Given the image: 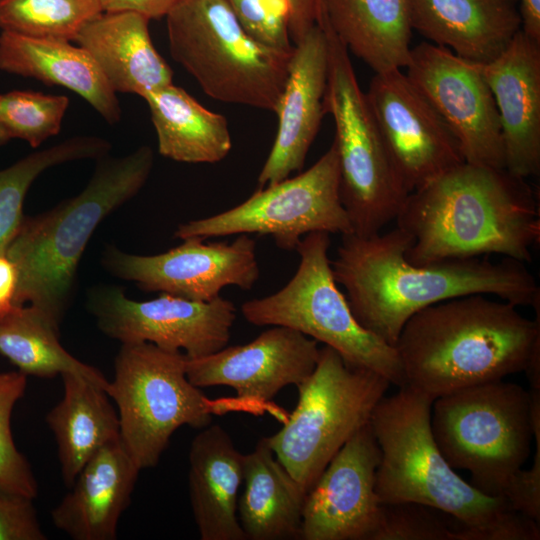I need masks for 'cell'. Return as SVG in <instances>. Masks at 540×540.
Segmentation results:
<instances>
[{
  "instance_id": "obj_31",
  "label": "cell",
  "mask_w": 540,
  "mask_h": 540,
  "mask_svg": "<svg viewBox=\"0 0 540 540\" xmlns=\"http://www.w3.org/2000/svg\"><path fill=\"white\" fill-rule=\"evenodd\" d=\"M108 140L74 136L35 151L0 170V255L6 251L23 221V202L34 180L45 170L70 161L99 159L108 154Z\"/></svg>"
},
{
  "instance_id": "obj_27",
  "label": "cell",
  "mask_w": 540,
  "mask_h": 540,
  "mask_svg": "<svg viewBox=\"0 0 540 540\" xmlns=\"http://www.w3.org/2000/svg\"><path fill=\"white\" fill-rule=\"evenodd\" d=\"M240 525L250 540L299 539L306 493L275 456L266 437L244 454Z\"/></svg>"
},
{
  "instance_id": "obj_30",
  "label": "cell",
  "mask_w": 540,
  "mask_h": 540,
  "mask_svg": "<svg viewBox=\"0 0 540 540\" xmlns=\"http://www.w3.org/2000/svg\"><path fill=\"white\" fill-rule=\"evenodd\" d=\"M0 354L26 376L53 378L72 373L107 390L109 381L95 367L72 356L59 341V327L38 309L14 306L0 319Z\"/></svg>"
},
{
  "instance_id": "obj_39",
  "label": "cell",
  "mask_w": 540,
  "mask_h": 540,
  "mask_svg": "<svg viewBox=\"0 0 540 540\" xmlns=\"http://www.w3.org/2000/svg\"><path fill=\"white\" fill-rule=\"evenodd\" d=\"M290 5L289 31L292 42L318 24L322 17V0H288Z\"/></svg>"
},
{
  "instance_id": "obj_40",
  "label": "cell",
  "mask_w": 540,
  "mask_h": 540,
  "mask_svg": "<svg viewBox=\"0 0 540 540\" xmlns=\"http://www.w3.org/2000/svg\"><path fill=\"white\" fill-rule=\"evenodd\" d=\"M103 11H133L151 19L166 17L182 0H98Z\"/></svg>"
},
{
  "instance_id": "obj_12",
  "label": "cell",
  "mask_w": 540,
  "mask_h": 540,
  "mask_svg": "<svg viewBox=\"0 0 540 540\" xmlns=\"http://www.w3.org/2000/svg\"><path fill=\"white\" fill-rule=\"evenodd\" d=\"M339 188V160L332 143L308 170L259 188L227 211L181 223L174 236L206 240L256 233L271 235L278 248L293 251L308 233H353Z\"/></svg>"
},
{
  "instance_id": "obj_8",
  "label": "cell",
  "mask_w": 540,
  "mask_h": 540,
  "mask_svg": "<svg viewBox=\"0 0 540 540\" xmlns=\"http://www.w3.org/2000/svg\"><path fill=\"white\" fill-rule=\"evenodd\" d=\"M327 232L305 235L296 251L300 262L294 276L279 291L245 301L244 319L256 326H284L336 350L354 366L374 371L391 385L405 386L395 347L355 319L346 296L338 288L328 255Z\"/></svg>"
},
{
  "instance_id": "obj_10",
  "label": "cell",
  "mask_w": 540,
  "mask_h": 540,
  "mask_svg": "<svg viewBox=\"0 0 540 540\" xmlns=\"http://www.w3.org/2000/svg\"><path fill=\"white\" fill-rule=\"evenodd\" d=\"M390 385L380 374L349 364L333 348L320 349L313 372L297 386L292 414L266 437L306 494L346 441L369 423Z\"/></svg>"
},
{
  "instance_id": "obj_28",
  "label": "cell",
  "mask_w": 540,
  "mask_h": 540,
  "mask_svg": "<svg viewBox=\"0 0 540 540\" xmlns=\"http://www.w3.org/2000/svg\"><path fill=\"white\" fill-rule=\"evenodd\" d=\"M64 393L46 416L58 450L61 475L70 488L90 458L120 438L118 413L101 386L72 373L61 375Z\"/></svg>"
},
{
  "instance_id": "obj_37",
  "label": "cell",
  "mask_w": 540,
  "mask_h": 540,
  "mask_svg": "<svg viewBox=\"0 0 540 540\" xmlns=\"http://www.w3.org/2000/svg\"><path fill=\"white\" fill-rule=\"evenodd\" d=\"M33 499L0 483V540H44Z\"/></svg>"
},
{
  "instance_id": "obj_32",
  "label": "cell",
  "mask_w": 540,
  "mask_h": 540,
  "mask_svg": "<svg viewBox=\"0 0 540 540\" xmlns=\"http://www.w3.org/2000/svg\"><path fill=\"white\" fill-rule=\"evenodd\" d=\"M102 11L98 0H0V28L29 37L74 41Z\"/></svg>"
},
{
  "instance_id": "obj_34",
  "label": "cell",
  "mask_w": 540,
  "mask_h": 540,
  "mask_svg": "<svg viewBox=\"0 0 540 540\" xmlns=\"http://www.w3.org/2000/svg\"><path fill=\"white\" fill-rule=\"evenodd\" d=\"M27 376L20 371L0 373V483L34 499L37 481L27 459L13 440L11 415L26 390Z\"/></svg>"
},
{
  "instance_id": "obj_13",
  "label": "cell",
  "mask_w": 540,
  "mask_h": 540,
  "mask_svg": "<svg viewBox=\"0 0 540 540\" xmlns=\"http://www.w3.org/2000/svg\"><path fill=\"white\" fill-rule=\"evenodd\" d=\"M88 309L98 328L121 343L148 342L187 358L213 354L227 346L236 318L232 301L221 296L197 302L161 293L147 301L129 299L116 286L94 287Z\"/></svg>"
},
{
  "instance_id": "obj_38",
  "label": "cell",
  "mask_w": 540,
  "mask_h": 540,
  "mask_svg": "<svg viewBox=\"0 0 540 540\" xmlns=\"http://www.w3.org/2000/svg\"><path fill=\"white\" fill-rule=\"evenodd\" d=\"M536 453L529 469L518 470L510 479L503 498L510 508L539 522L540 520V422L536 423L534 436Z\"/></svg>"
},
{
  "instance_id": "obj_4",
  "label": "cell",
  "mask_w": 540,
  "mask_h": 540,
  "mask_svg": "<svg viewBox=\"0 0 540 540\" xmlns=\"http://www.w3.org/2000/svg\"><path fill=\"white\" fill-rule=\"evenodd\" d=\"M537 319L484 294L453 298L415 313L395 344L405 385L431 398L525 371L540 353Z\"/></svg>"
},
{
  "instance_id": "obj_26",
  "label": "cell",
  "mask_w": 540,
  "mask_h": 540,
  "mask_svg": "<svg viewBox=\"0 0 540 540\" xmlns=\"http://www.w3.org/2000/svg\"><path fill=\"white\" fill-rule=\"evenodd\" d=\"M322 18L348 52L375 73L409 64V0H322Z\"/></svg>"
},
{
  "instance_id": "obj_41",
  "label": "cell",
  "mask_w": 540,
  "mask_h": 540,
  "mask_svg": "<svg viewBox=\"0 0 540 540\" xmlns=\"http://www.w3.org/2000/svg\"><path fill=\"white\" fill-rule=\"evenodd\" d=\"M17 273L6 255H0V319L14 307Z\"/></svg>"
},
{
  "instance_id": "obj_16",
  "label": "cell",
  "mask_w": 540,
  "mask_h": 540,
  "mask_svg": "<svg viewBox=\"0 0 540 540\" xmlns=\"http://www.w3.org/2000/svg\"><path fill=\"white\" fill-rule=\"evenodd\" d=\"M365 93L408 193L465 162L446 124L400 69L375 73Z\"/></svg>"
},
{
  "instance_id": "obj_29",
  "label": "cell",
  "mask_w": 540,
  "mask_h": 540,
  "mask_svg": "<svg viewBox=\"0 0 540 540\" xmlns=\"http://www.w3.org/2000/svg\"><path fill=\"white\" fill-rule=\"evenodd\" d=\"M146 101L158 152L184 163H216L232 148L226 118L201 105L173 83L149 95Z\"/></svg>"
},
{
  "instance_id": "obj_43",
  "label": "cell",
  "mask_w": 540,
  "mask_h": 540,
  "mask_svg": "<svg viewBox=\"0 0 540 540\" xmlns=\"http://www.w3.org/2000/svg\"><path fill=\"white\" fill-rule=\"evenodd\" d=\"M10 139L11 137L9 136L5 128L0 123V146L7 143Z\"/></svg>"
},
{
  "instance_id": "obj_21",
  "label": "cell",
  "mask_w": 540,
  "mask_h": 540,
  "mask_svg": "<svg viewBox=\"0 0 540 540\" xmlns=\"http://www.w3.org/2000/svg\"><path fill=\"white\" fill-rule=\"evenodd\" d=\"M140 470L120 438L106 444L51 511L54 525L74 540H115Z\"/></svg>"
},
{
  "instance_id": "obj_20",
  "label": "cell",
  "mask_w": 540,
  "mask_h": 540,
  "mask_svg": "<svg viewBox=\"0 0 540 540\" xmlns=\"http://www.w3.org/2000/svg\"><path fill=\"white\" fill-rule=\"evenodd\" d=\"M501 126L505 169L526 179L540 171V42L518 31L493 60L480 64Z\"/></svg>"
},
{
  "instance_id": "obj_36",
  "label": "cell",
  "mask_w": 540,
  "mask_h": 540,
  "mask_svg": "<svg viewBox=\"0 0 540 540\" xmlns=\"http://www.w3.org/2000/svg\"><path fill=\"white\" fill-rule=\"evenodd\" d=\"M254 40L277 51L292 53L288 0H224Z\"/></svg>"
},
{
  "instance_id": "obj_3",
  "label": "cell",
  "mask_w": 540,
  "mask_h": 540,
  "mask_svg": "<svg viewBox=\"0 0 540 540\" xmlns=\"http://www.w3.org/2000/svg\"><path fill=\"white\" fill-rule=\"evenodd\" d=\"M433 398L408 385L375 406L370 427L381 459L375 491L381 504L418 503L458 523L457 540H538L539 522L461 478L443 457L431 425Z\"/></svg>"
},
{
  "instance_id": "obj_22",
  "label": "cell",
  "mask_w": 540,
  "mask_h": 540,
  "mask_svg": "<svg viewBox=\"0 0 540 540\" xmlns=\"http://www.w3.org/2000/svg\"><path fill=\"white\" fill-rule=\"evenodd\" d=\"M150 19L133 11H102L78 32V43L115 93L147 95L173 83V71L153 45Z\"/></svg>"
},
{
  "instance_id": "obj_7",
  "label": "cell",
  "mask_w": 540,
  "mask_h": 540,
  "mask_svg": "<svg viewBox=\"0 0 540 540\" xmlns=\"http://www.w3.org/2000/svg\"><path fill=\"white\" fill-rule=\"evenodd\" d=\"M165 18L171 57L206 95L276 112L292 53L251 38L224 0H182Z\"/></svg>"
},
{
  "instance_id": "obj_5",
  "label": "cell",
  "mask_w": 540,
  "mask_h": 540,
  "mask_svg": "<svg viewBox=\"0 0 540 540\" xmlns=\"http://www.w3.org/2000/svg\"><path fill=\"white\" fill-rule=\"evenodd\" d=\"M154 163L149 146L99 158L87 186L49 211L24 216L6 256L17 273L14 306L28 305L59 327L80 258L102 220L145 185Z\"/></svg>"
},
{
  "instance_id": "obj_17",
  "label": "cell",
  "mask_w": 540,
  "mask_h": 540,
  "mask_svg": "<svg viewBox=\"0 0 540 540\" xmlns=\"http://www.w3.org/2000/svg\"><path fill=\"white\" fill-rule=\"evenodd\" d=\"M380 459L367 423L339 449L307 492L299 539L373 540L382 516L375 491Z\"/></svg>"
},
{
  "instance_id": "obj_24",
  "label": "cell",
  "mask_w": 540,
  "mask_h": 540,
  "mask_svg": "<svg viewBox=\"0 0 540 540\" xmlns=\"http://www.w3.org/2000/svg\"><path fill=\"white\" fill-rule=\"evenodd\" d=\"M244 454L218 424L203 428L189 450L188 490L201 540H247L238 519Z\"/></svg>"
},
{
  "instance_id": "obj_6",
  "label": "cell",
  "mask_w": 540,
  "mask_h": 540,
  "mask_svg": "<svg viewBox=\"0 0 540 540\" xmlns=\"http://www.w3.org/2000/svg\"><path fill=\"white\" fill-rule=\"evenodd\" d=\"M540 422V390L503 380L467 387L433 400L430 425L443 457L467 470L469 483L503 498L530 455Z\"/></svg>"
},
{
  "instance_id": "obj_9",
  "label": "cell",
  "mask_w": 540,
  "mask_h": 540,
  "mask_svg": "<svg viewBox=\"0 0 540 540\" xmlns=\"http://www.w3.org/2000/svg\"><path fill=\"white\" fill-rule=\"evenodd\" d=\"M319 23L328 40L324 105L335 125L340 199L353 233L370 236L396 218L409 193L390 159L347 48L322 17Z\"/></svg>"
},
{
  "instance_id": "obj_35",
  "label": "cell",
  "mask_w": 540,
  "mask_h": 540,
  "mask_svg": "<svg viewBox=\"0 0 540 540\" xmlns=\"http://www.w3.org/2000/svg\"><path fill=\"white\" fill-rule=\"evenodd\" d=\"M443 512L418 503L382 504L373 540H457L458 524Z\"/></svg>"
},
{
  "instance_id": "obj_14",
  "label": "cell",
  "mask_w": 540,
  "mask_h": 540,
  "mask_svg": "<svg viewBox=\"0 0 540 540\" xmlns=\"http://www.w3.org/2000/svg\"><path fill=\"white\" fill-rule=\"evenodd\" d=\"M406 76L441 117L465 162L505 168L499 114L481 65L422 42L411 48Z\"/></svg>"
},
{
  "instance_id": "obj_18",
  "label": "cell",
  "mask_w": 540,
  "mask_h": 540,
  "mask_svg": "<svg viewBox=\"0 0 540 540\" xmlns=\"http://www.w3.org/2000/svg\"><path fill=\"white\" fill-rule=\"evenodd\" d=\"M317 341L284 326H271L253 341L187 358L186 374L198 388L228 386L240 400L264 403L282 388L296 387L313 372Z\"/></svg>"
},
{
  "instance_id": "obj_23",
  "label": "cell",
  "mask_w": 540,
  "mask_h": 540,
  "mask_svg": "<svg viewBox=\"0 0 540 540\" xmlns=\"http://www.w3.org/2000/svg\"><path fill=\"white\" fill-rule=\"evenodd\" d=\"M412 29L479 64L496 58L521 30L518 0H409Z\"/></svg>"
},
{
  "instance_id": "obj_42",
  "label": "cell",
  "mask_w": 540,
  "mask_h": 540,
  "mask_svg": "<svg viewBox=\"0 0 540 540\" xmlns=\"http://www.w3.org/2000/svg\"><path fill=\"white\" fill-rule=\"evenodd\" d=\"M521 30L540 42V0H518Z\"/></svg>"
},
{
  "instance_id": "obj_19",
  "label": "cell",
  "mask_w": 540,
  "mask_h": 540,
  "mask_svg": "<svg viewBox=\"0 0 540 540\" xmlns=\"http://www.w3.org/2000/svg\"><path fill=\"white\" fill-rule=\"evenodd\" d=\"M328 40L321 23L294 44L288 74L276 109L278 128L271 151L259 173V188L299 172L325 113Z\"/></svg>"
},
{
  "instance_id": "obj_2",
  "label": "cell",
  "mask_w": 540,
  "mask_h": 540,
  "mask_svg": "<svg viewBox=\"0 0 540 540\" xmlns=\"http://www.w3.org/2000/svg\"><path fill=\"white\" fill-rule=\"evenodd\" d=\"M395 220L413 237L406 258L416 265L490 254L527 263L540 239L526 179L467 162L409 193Z\"/></svg>"
},
{
  "instance_id": "obj_25",
  "label": "cell",
  "mask_w": 540,
  "mask_h": 540,
  "mask_svg": "<svg viewBox=\"0 0 540 540\" xmlns=\"http://www.w3.org/2000/svg\"><path fill=\"white\" fill-rule=\"evenodd\" d=\"M70 42L1 31L0 70L67 88L106 122L118 123L121 108L116 93L90 55Z\"/></svg>"
},
{
  "instance_id": "obj_1",
  "label": "cell",
  "mask_w": 540,
  "mask_h": 540,
  "mask_svg": "<svg viewBox=\"0 0 540 540\" xmlns=\"http://www.w3.org/2000/svg\"><path fill=\"white\" fill-rule=\"evenodd\" d=\"M412 244L398 227L370 236L350 233L331 260L355 319L393 347L415 313L445 300L492 294L517 307L540 303L536 278L523 262L483 256L416 265L406 258Z\"/></svg>"
},
{
  "instance_id": "obj_15",
  "label": "cell",
  "mask_w": 540,
  "mask_h": 540,
  "mask_svg": "<svg viewBox=\"0 0 540 540\" xmlns=\"http://www.w3.org/2000/svg\"><path fill=\"white\" fill-rule=\"evenodd\" d=\"M107 271L133 281L145 291L167 293L197 302H209L223 288L250 290L259 279L256 241L239 234L231 243L198 237L156 255H135L109 246L103 254Z\"/></svg>"
},
{
  "instance_id": "obj_33",
  "label": "cell",
  "mask_w": 540,
  "mask_h": 540,
  "mask_svg": "<svg viewBox=\"0 0 540 540\" xmlns=\"http://www.w3.org/2000/svg\"><path fill=\"white\" fill-rule=\"evenodd\" d=\"M65 95L38 91L13 90L0 94V123L9 136L38 148L57 135L69 107Z\"/></svg>"
},
{
  "instance_id": "obj_11",
  "label": "cell",
  "mask_w": 540,
  "mask_h": 540,
  "mask_svg": "<svg viewBox=\"0 0 540 540\" xmlns=\"http://www.w3.org/2000/svg\"><path fill=\"white\" fill-rule=\"evenodd\" d=\"M187 356L148 342L122 343L106 390L117 406L120 440L140 469L154 467L173 433L212 422L213 401L186 374Z\"/></svg>"
}]
</instances>
